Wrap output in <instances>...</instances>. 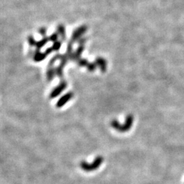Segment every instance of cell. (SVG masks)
Masks as SVG:
<instances>
[{
    "instance_id": "1",
    "label": "cell",
    "mask_w": 184,
    "mask_h": 184,
    "mask_svg": "<svg viewBox=\"0 0 184 184\" xmlns=\"http://www.w3.org/2000/svg\"><path fill=\"white\" fill-rule=\"evenodd\" d=\"M133 119L134 118L133 117H132V115H128L127 117H126V122L123 125L121 124L117 120L114 119L111 122V126L112 128H113L115 130H116L118 132H128V130H130V129L132 127V123H133V120H134Z\"/></svg>"
},
{
    "instance_id": "2",
    "label": "cell",
    "mask_w": 184,
    "mask_h": 184,
    "mask_svg": "<svg viewBox=\"0 0 184 184\" xmlns=\"http://www.w3.org/2000/svg\"><path fill=\"white\" fill-rule=\"evenodd\" d=\"M103 162H104V158L102 156H98L95 158L93 162L91 164H89L85 161H82L80 163V166L83 171L86 172H91L98 168Z\"/></svg>"
},
{
    "instance_id": "3",
    "label": "cell",
    "mask_w": 184,
    "mask_h": 184,
    "mask_svg": "<svg viewBox=\"0 0 184 184\" xmlns=\"http://www.w3.org/2000/svg\"><path fill=\"white\" fill-rule=\"evenodd\" d=\"M66 87H67V82L65 80H62L59 84L56 87H55L52 91L51 92L49 95V97L51 99L55 98L57 96L62 94V92L65 90Z\"/></svg>"
},
{
    "instance_id": "4",
    "label": "cell",
    "mask_w": 184,
    "mask_h": 184,
    "mask_svg": "<svg viewBox=\"0 0 184 184\" xmlns=\"http://www.w3.org/2000/svg\"><path fill=\"white\" fill-rule=\"evenodd\" d=\"M87 30V27L86 25H81V26L76 28L75 30L73 31V35L71 37L70 42H75L77 40H79L80 38H82L83 34H84Z\"/></svg>"
},
{
    "instance_id": "5",
    "label": "cell",
    "mask_w": 184,
    "mask_h": 184,
    "mask_svg": "<svg viewBox=\"0 0 184 184\" xmlns=\"http://www.w3.org/2000/svg\"><path fill=\"white\" fill-rule=\"evenodd\" d=\"M74 96V94L73 92H68L65 94H64V96H62L59 99L58 101H57L56 106L57 108H62V106H64L66 103H67L69 100H70L72 98H73Z\"/></svg>"
},
{
    "instance_id": "6",
    "label": "cell",
    "mask_w": 184,
    "mask_h": 184,
    "mask_svg": "<svg viewBox=\"0 0 184 184\" xmlns=\"http://www.w3.org/2000/svg\"><path fill=\"white\" fill-rule=\"evenodd\" d=\"M94 62L96 63L97 67H99L102 73H105L106 68H107V63H106V61L103 57H96Z\"/></svg>"
},
{
    "instance_id": "7",
    "label": "cell",
    "mask_w": 184,
    "mask_h": 184,
    "mask_svg": "<svg viewBox=\"0 0 184 184\" xmlns=\"http://www.w3.org/2000/svg\"><path fill=\"white\" fill-rule=\"evenodd\" d=\"M85 47L83 45H80L79 47L76 48L75 52H74L72 56L71 61H78L79 59H80L81 55L83 51H84Z\"/></svg>"
},
{
    "instance_id": "8",
    "label": "cell",
    "mask_w": 184,
    "mask_h": 184,
    "mask_svg": "<svg viewBox=\"0 0 184 184\" xmlns=\"http://www.w3.org/2000/svg\"><path fill=\"white\" fill-rule=\"evenodd\" d=\"M57 33L61 38L62 41H65L66 40V31L65 27L64 25L59 24L57 25Z\"/></svg>"
},
{
    "instance_id": "9",
    "label": "cell",
    "mask_w": 184,
    "mask_h": 184,
    "mask_svg": "<svg viewBox=\"0 0 184 184\" xmlns=\"http://www.w3.org/2000/svg\"><path fill=\"white\" fill-rule=\"evenodd\" d=\"M46 57H47V55L44 53L40 52V50L36 49L34 54V60L36 62H40L43 61L46 58Z\"/></svg>"
},
{
    "instance_id": "10",
    "label": "cell",
    "mask_w": 184,
    "mask_h": 184,
    "mask_svg": "<svg viewBox=\"0 0 184 184\" xmlns=\"http://www.w3.org/2000/svg\"><path fill=\"white\" fill-rule=\"evenodd\" d=\"M55 75V70L53 67H48L47 70V79L48 81H52Z\"/></svg>"
},
{
    "instance_id": "11",
    "label": "cell",
    "mask_w": 184,
    "mask_h": 184,
    "mask_svg": "<svg viewBox=\"0 0 184 184\" xmlns=\"http://www.w3.org/2000/svg\"><path fill=\"white\" fill-rule=\"evenodd\" d=\"M48 41H49V40H48V37L45 36L44 38H42V39H41L36 42V49H38V50L41 49L43 47H44V46L47 44V42Z\"/></svg>"
},
{
    "instance_id": "12",
    "label": "cell",
    "mask_w": 184,
    "mask_h": 184,
    "mask_svg": "<svg viewBox=\"0 0 184 184\" xmlns=\"http://www.w3.org/2000/svg\"><path fill=\"white\" fill-rule=\"evenodd\" d=\"M65 66L59 64L57 67L55 69V75L60 79H62L64 77V68Z\"/></svg>"
},
{
    "instance_id": "13",
    "label": "cell",
    "mask_w": 184,
    "mask_h": 184,
    "mask_svg": "<svg viewBox=\"0 0 184 184\" xmlns=\"http://www.w3.org/2000/svg\"><path fill=\"white\" fill-rule=\"evenodd\" d=\"M73 42H71L70 41L69 42L68 44V46H67V49H66L65 54L67 55V56L68 57L69 60H71L72 56H73Z\"/></svg>"
},
{
    "instance_id": "14",
    "label": "cell",
    "mask_w": 184,
    "mask_h": 184,
    "mask_svg": "<svg viewBox=\"0 0 184 184\" xmlns=\"http://www.w3.org/2000/svg\"><path fill=\"white\" fill-rule=\"evenodd\" d=\"M60 57H61V54L59 53H57L54 57H53L52 59L49 61V63H48V67H53V65L55 64V62L57 61V60H59L60 59Z\"/></svg>"
},
{
    "instance_id": "15",
    "label": "cell",
    "mask_w": 184,
    "mask_h": 184,
    "mask_svg": "<svg viewBox=\"0 0 184 184\" xmlns=\"http://www.w3.org/2000/svg\"><path fill=\"white\" fill-rule=\"evenodd\" d=\"M51 47H52L53 51H55V52L59 51L62 47V42L60 40H57L56 42H53V44Z\"/></svg>"
},
{
    "instance_id": "16",
    "label": "cell",
    "mask_w": 184,
    "mask_h": 184,
    "mask_svg": "<svg viewBox=\"0 0 184 184\" xmlns=\"http://www.w3.org/2000/svg\"><path fill=\"white\" fill-rule=\"evenodd\" d=\"M77 62H78V65L80 66V67H85L89 64L88 60L85 58H80L77 61Z\"/></svg>"
},
{
    "instance_id": "17",
    "label": "cell",
    "mask_w": 184,
    "mask_h": 184,
    "mask_svg": "<svg viewBox=\"0 0 184 184\" xmlns=\"http://www.w3.org/2000/svg\"><path fill=\"white\" fill-rule=\"evenodd\" d=\"M97 65L96 64V63L93 62V63H89L87 65V68L89 72H91V73H93L95 70H96Z\"/></svg>"
},
{
    "instance_id": "18",
    "label": "cell",
    "mask_w": 184,
    "mask_h": 184,
    "mask_svg": "<svg viewBox=\"0 0 184 184\" xmlns=\"http://www.w3.org/2000/svg\"><path fill=\"white\" fill-rule=\"evenodd\" d=\"M27 40H28L29 44H30L31 47H36L37 42L36 41V40L34 38L33 36H29L27 38Z\"/></svg>"
},
{
    "instance_id": "19",
    "label": "cell",
    "mask_w": 184,
    "mask_h": 184,
    "mask_svg": "<svg viewBox=\"0 0 184 184\" xmlns=\"http://www.w3.org/2000/svg\"><path fill=\"white\" fill-rule=\"evenodd\" d=\"M58 38H59V35L57 32L52 34L49 37H48V40L53 42H56L57 40H58Z\"/></svg>"
},
{
    "instance_id": "20",
    "label": "cell",
    "mask_w": 184,
    "mask_h": 184,
    "mask_svg": "<svg viewBox=\"0 0 184 184\" xmlns=\"http://www.w3.org/2000/svg\"><path fill=\"white\" fill-rule=\"evenodd\" d=\"M38 33L43 37H45L46 34H47V29L45 27H41L38 30Z\"/></svg>"
},
{
    "instance_id": "21",
    "label": "cell",
    "mask_w": 184,
    "mask_h": 184,
    "mask_svg": "<svg viewBox=\"0 0 184 184\" xmlns=\"http://www.w3.org/2000/svg\"><path fill=\"white\" fill-rule=\"evenodd\" d=\"M86 41H87V38H83V37H82V38H80L78 40V43L80 45H83L86 42Z\"/></svg>"
},
{
    "instance_id": "22",
    "label": "cell",
    "mask_w": 184,
    "mask_h": 184,
    "mask_svg": "<svg viewBox=\"0 0 184 184\" xmlns=\"http://www.w3.org/2000/svg\"><path fill=\"white\" fill-rule=\"evenodd\" d=\"M53 51L52 47H49V48H47V49H46L44 53L47 55H47H50L51 53H52Z\"/></svg>"
}]
</instances>
